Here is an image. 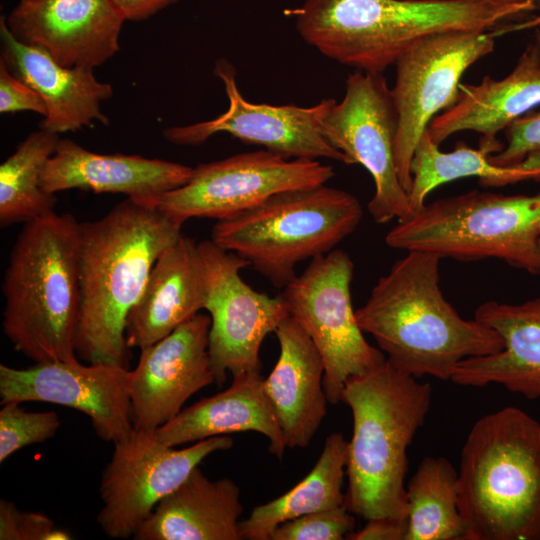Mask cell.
I'll return each instance as SVG.
<instances>
[{
  "label": "cell",
  "instance_id": "1",
  "mask_svg": "<svg viewBox=\"0 0 540 540\" xmlns=\"http://www.w3.org/2000/svg\"><path fill=\"white\" fill-rule=\"evenodd\" d=\"M539 9L540 0H305L294 14L321 54L382 73L421 38L523 25Z\"/></svg>",
  "mask_w": 540,
  "mask_h": 540
},
{
  "label": "cell",
  "instance_id": "2",
  "mask_svg": "<svg viewBox=\"0 0 540 540\" xmlns=\"http://www.w3.org/2000/svg\"><path fill=\"white\" fill-rule=\"evenodd\" d=\"M182 225L131 198L102 218L81 223L79 358L129 368L127 318L157 258L182 234Z\"/></svg>",
  "mask_w": 540,
  "mask_h": 540
},
{
  "label": "cell",
  "instance_id": "3",
  "mask_svg": "<svg viewBox=\"0 0 540 540\" xmlns=\"http://www.w3.org/2000/svg\"><path fill=\"white\" fill-rule=\"evenodd\" d=\"M440 261L429 252L407 251L378 279L356 317L396 367L416 378L451 380L463 360L498 352L504 343L475 318H462L444 298Z\"/></svg>",
  "mask_w": 540,
  "mask_h": 540
},
{
  "label": "cell",
  "instance_id": "4",
  "mask_svg": "<svg viewBox=\"0 0 540 540\" xmlns=\"http://www.w3.org/2000/svg\"><path fill=\"white\" fill-rule=\"evenodd\" d=\"M80 245L81 223L53 211L24 223L10 252L2 327L35 363L77 359Z\"/></svg>",
  "mask_w": 540,
  "mask_h": 540
},
{
  "label": "cell",
  "instance_id": "5",
  "mask_svg": "<svg viewBox=\"0 0 540 540\" xmlns=\"http://www.w3.org/2000/svg\"><path fill=\"white\" fill-rule=\"evenodd\" d=\"M428 383L387 358L347 380L341 401L351 410L345 505L355 516L407 518V449L430 409Z\"/></svg>",
  "mask_w": 540,
  "mask_h": 540
},
{
  "label": "cell",
  "instance_id": "6",
  "mask_svg": "<svg viewBox=\"0 0 540 540\" xmlns=\"http://www.w3.org/2000/svg\"><path fill=\"white\" fill-rule=\"evenodd\" d=\"M468 540H540V423L509 406L478 419L461 450Z\"/></svg>",
  "mask_w": 540,
  "mask_h": 540
},
{
  "label": "cell",
  "instance_id": "7",
  "mask_svg": "<svg viewBox=\"0 0 540 540\" xmlns=\"http://www.w3.org/2000/svg\"><path fill=\"white\" fill-rule=\"evenodd\" d=\"M363 209L351 193L324 185L275 194L218 220L211 240L245 259L284 288L300 262L334 250L360 224Z\"/></svg>",
  "mask_w": 540,
  "mask_h": 540
},
{
  "label": "cell",
  "instance_id": "8",
  "mask_svg": "<svg viewBox=\"0 0 540 540\" xmlns=\"http://www.w3.org/2000/svg\"><path fill=\"white\" fill-rule=\"evenodd\" d=\"M540 192L504 195L473 190L435 200L387 233L393 249L463 262L487 258L540 273Z\"/></svg>",
  "mask_w": 540,
  "mask_h": 540
},
{
  "label": "cell",
  "instance_id": "9",
  "mask_svg": "<svg viewBox=\"0 0 540 540\" xmlns=\"http://www.w3.org/2000/svg\"><path fill=\"white\" fill-rule=\"evenodd\" d=\"M523 27L530 26L429 35L413 43L396 60L391 88L397 114L395 160L400 182L408 194L417 144L431 120L456 102L464 72L493 51L498 36Z\"/></svg>",
  "mask_w": 540,
  "mask_h": 540
},
{
  "label": "cell",
  "instance_id": "10",
  "mask_svg": "<svg viewBox=\"0 0 540 540\" xmlns=\"http://www.w3.org/2000/svg\"><path fill=\"white\" fill-rule=\"evenodd\" d=\"M354 264L334 249L312 259L280 294L289 314L307 332L324 363V389L331 404L341 401L345 383L381 364L383 352L367 342L351 299Z\"/></svg>",
  "mask_w": 540,
  "mask_h": 540
},
{
  "label": "cell",
  "instance_id": "11",
  "mask_svg": "<svg viewBox=\"0 0 540 540\" xmlns=\"http://www.w3.org/2000/svg\"><path fill=\"white\" fill-rule=\"evenodd\" d=\"M333 176V167L318 160L286 158L265 149L198 165L183 186L133 200L182 224L191 218L222 220L275 194L324 185Z\"/></svg>",
  "mask_w": 540,
  "mask_h": 540
},
{
  "label": "cell",
  "instance_id": "12",
  "mask_svg": "<svg viewBox=\"0 0 540 540\" xmlns=\"http://www.w3.org/2000/svg\"><path fill=\"white\" fill-rule=\"evenodd\" d=\"M232 445V439L222 435L176 449L162 442L155 430L133 429L114 443L112 457L102 472V507L96 517L99 527L110 538L133 537L158 502L194 468L210 454Z\"/></svg>",
  "mask_w": 540,
  "mask_h": 540
},
{
  "label": "cell",
  "instance_id": "13",
  "mask_svg": "<svg viewBox=\"0 0 540 540\" xmlns=\"http://www.w3.org/2000/svg\"><path fill=\"white\" fill-rule=\"evenodd\" d=\"M322 131L351 165H362L372 176L375 191L368 211L376 223L412 215L409 195L396 167L397 114L382 73L356 70L348 75L345 95L328 111Z\"/></svg>",
  "mask_w": 540,
  "mask_h": 540
},
{
  "label": "cell",
  "instance_id": "14",
  "mask_svg": "<svg viewBox=\"0 0 540 540\" xmlns=\"http://www.w3.org/2000/svg\"><path fill=\"white\" fill-rule=\"evenodd\" d=\"M204 263L208 311L209 358L215 383L222 386L227 372L233 377L261 371L259 356L263 340L274 333L289 314L281 297H270L254 290L241 277L249 263L211 239L200 243Z\"/></svg>",
  "mask_w": 540,
  "mask_h": 540
},
{
  "label": "cell",
  "instance_id": "15",
  "mask_svg": "<svg viewBox=\"0 0 540 540\" xmlns=\"http://www.w3.org/2000/svg\"><path fill=\"white\" fill-rule=\"evenodd\" d=\"M214 74L224 84L229 101L227 110L212 120L165 129L163 135L169 142L199 145L212 135L225 132L286 158H326L351 165L322 131L323 120L335 99H322L311 107L256 104L241 95L236 71L229 61L218 59Z\"/></svg>",
  "mask_w": 540,
  "mask_h": 540
},
{
  "label": "cell",
  "instance_id": "16",
  "mask_svg": "<svg viewBox=\"0 0 540 540\" xmlns=\"http://www.w3.org/2000/svg\"><path fill=\"white\" fill-rule=\"evenodd\" d=\"M130 369L108 363L38 362L27 368L0 365L1 404L47 402L84 413L96 433L113 444L134 429Z\"/></svg>",
  "mask_w": 540,
  "mask_h": 540
},
{
  "label": "cell",
  "instance_id": "17",
  "mask_svg": "<svg viewBox=\"0 0 540 540\" xmlns=\"http://www.w3.org/2000/svg\"><path fill=\"white\" fill-rule=\"evenodd\" d=\"M210 325V316L198 312L141 349L128 382L134 429L156 430L175 418L192 395L215 383L208 352Z\"/></svg>",
  "mask_w": 540,
  "mask_h": 540
},
{
  "label": "cell",
  "instance_id": "18",
  "mask_svg": "<svg viewBox=\"0 0 540 540\" xmlns=\"http://www.w3.org/2000/svg\"><path fill=\"white\" fill-rule=\"evenodd\" d=\"M5 19L19 41L62 66L88 69L119 51L125 21L111 0H20Z\"/></svg>",
  "mask_w": 540,
  "mask_h": 540
},
{
  "label": "cell",
  "instance_id": "19",
  "mask_svg": "<svg viewBox=\"0 0 540 540\" xmlns=\"http://www.w3.org/2000/svg\"><path fill=\"white\" fill-rule=\"evenodd\" d=\"M540 106V31L537 30L510 74L500 80L489 75L479 84L459 85L456 102L435 116L431 139L440 145L452 134L471 130L482 135L480 148L499 152L496 135L509 123Z\"/></svg>",
  "mask_w": 540,
  "mask_h": 540
},
{
  "label": "cell",
  "instance_id": "20",
  "mask_svg": "<svg viewBox=\"0 0 540 540\" xmlns=\"http://www.w3.org/2000/svg\"><path fill=\"white\" fill-rule=\"evenodd\" d=\"M1 62L43 99L47 114L40 129L60 134L109 124L101 103L113 95L112 86L96 79L93 69L65 67L38 47L19 41L0 19Z\"/></svg>",
  "mask_w": 540,
  "mask_h": 540
},
{
  "label": "cell",
  "instance_id": "21",
  "mask_svg": "<svg viewBox=\"0 0 540 540\" xmlns=\"http://www.w3.org/2000/svg\"><path fill=\"white\" fill-rule=\"evenodd\" d=\"M193 168L138 155L98 154L70 139H59L41 176L48 193L81 189L122 193L131 199L158 196L186 184Z\"/></svg>",
  "mask_w": 540,
  "mask_h": 540
},
{
  "label": "cell",
  "instance_id": "22",
  "mask_svg": "<svg viewBox=\"0 0 540 540\" xmlns=\"http://www.w3.org/2000/svg\"><path fill=\"white\" fill-rule=\"evenodd\" d=\"M206 275L199 245L181 234L157 258L141 298L129 313L127 346L146 348L204 309Z\"/></svg>",
  "mask_w": 540,
  "mask_h": 540
},
{
  "label": "cell",
  "instance_id": "23",
  "mask_svg": "<svg viewBox=\"0 0 540 540\" xmlns=\"http://www.w3.org/2000/svg\"><path fill=\"white\" fill-rule=\"evenodd\" d=\"M475 319L501 336L503 349L463 360L451 381L471 387L498 384L528 399L540 398V298L520 304L487 301L476 309Z\"/></svg>",
  "mask_w": 540,
  "mask_h": 540
},
{
  "label": "cell",
  "instance_id": "24",
  "mask_svg": "<svg viewBox=\"0 0 540 540\" xmlns=\"http://www.w3.org/2000/svg\"><path fill=\"white\" fill-rule=\"evenodd\" d=\"M279 358L264 389L277 416L287 448L307 447L327 412L322 357L303 327L292 317L275 330Z\"/></svg>",
  "mask_w": 540,
  "mask_h": 540
},
{
  "label": "cell",
  "instance_id": "25",
  "mask_svg": "<svg viewBox=\"0 0 540 540\" xmlns=\"http://www.w3.org/2000/svg\"><path fill=\"white\" fill-rule=\"evenodd\" d=\"M239 486L211 480L199 467L161 499L135 532V540H241Z\"/></svg>",
  "mask_w": 540,
  "mask_h": 540
},
{
  "label": "cell",
  "instance_id": "26",
  "mask_svg": "<svg viewBox=\"0 0 540 540\" xmlns=\"http://www.w3.org/2000/svg\"><path fill=\"white\" fill-rule=\"evenodd\" d=\"M254 431L269 440L268 449L281 459L286 444L277 416L266 395L261 371L233 377L226 390L201 399L155 430L165 444L186 443L231 433Z\"/></svg>",
  "mask_w": 540,
  "mask_h": 540
},
{
  "label": "cell",
  "instance_id": "27",
  "mask_svg": "<svg viewBox=\"0 0 540 540\" xmlns=\"http://www.w3.org/2000/svg\"><path fill=\"white\" fill-rule=\"evenodd\" d=\"M347 450L343 434L328 435L319 459L305 478L285 494L256 506L241 520L243 539L271 540L275 529L286 521L344 505Z\"/></svg>",
  "mask_w": 540,
  "mask_h": 540
},
{
  "label": "cell",
  "instance_id": "28",
  "mask_svg": "<svg viewBox=\"0 0 540 540\" xmlns=\"http://www.w3.org/2000/svg\"><path fill=\"white\" fill-rule=\"evenodd\" d=\"M491 153L460 143L451 152H442L425 130L415 149L409 203L412 215L425 205L427 195L438 186L459 178L477 177L482 186L501 187L526 180L540 181V152L515 166H499L489 161Z\"/></svg>",
  "mask_w": 540,
  "mask_h": 540
},
{
  "label": "cell",
  "instance_id": "29",
  "mask_svg": "<svg viewBox=\"0 0 540 540\" xmlns=\"http://www.w3.org/2000/svg\"><path fill=\"white\" fill-rule=\"evenodd\" d=\"M405 540H468L458 501V471L444 457H425L406 485Z\"/></svg>",
  "mask_w": 540,
  "mask_h": 540
},
{
  "label": "cell",
  "instance_id": "30",
  "mask_svg": "<svg viewBox=\"0 0 540 540\" xmlns=\"http://www.w3.org/2000/svg\"><path fill=\"white\" fill-rule=\"evenodd\" d=\"M59 136L43 129L32 132L0 165V224L27 223L54 211L55 194L41 186V176Z\"/></svg>",
  "mask_w": 540,
  "mask_h": 540
},
{
  "label": "cell",
  "instance_id": "31",
  "mask_svg": "<svg viewBox=\"0 0 540 540\" xmlns=\"http://www.w3.org/2000/svg\"><path fill=\"white\" fill-rule=\"evenodd\" d=\"M0 410V462L16 451L52 438L61 425L54 411L29 412L20 402L1 404Z\"/></svg>",
  "mask_w": 540,
  "mask_h": 540
},
{
  "label": "cell",
  "instance_id": "32",
  "mask_svg": "<svg viewBox=\"0 0 540 540\" xmlns=\"http://www.w3.org/2000/svg\"><path fill=\"white\" fill-rule=\"evenodd\" d=\"M355 526V515L344 504L286 521L275 529L271 540H342Z\"/></svg>",
  "mask_w": 540,
  "mask_h": 540
},
{
  "label": "cell",
  "instance_id": "33",
  "mask_svg": "<svg viewBox=\"0 0 540 540\" xmlns=\"http://www.w3.org/2000/svg\"><path fill=\"white\" fill-rule=\"evenodd\" d=\"M1 540H69L70 533L58 528L55 522L41 512H27L15 503L0 500Z\"/></svg>",
  "mask_w": 540,
  "mask_h": 540
},
{
  "label": "cell",
  "instance_id": "34",
  "mask_svg": "<svg viewBox=\"0 0 540 540\" xmlns=\"http://www.w3.org/2000/svg\"><path fill=\"white\" fill-rule=\"evenodd\" d=\"M507 145L489 161L499 166H515L540 152V106L516 118L504 129Z\"/></svg>",
  "mask_w": 540,
  "mask_h": 540
},
{
  "label": "cell",
  "instance_id": "35",
  "mask_svg": "<svg viewBox=\"0 0 540 540\" xmlns=\"http://www.w3.org/2000/svg\"><path fill=\"white\" fill-rule=\"evenodd\" d=\"M17 111H33L44 117L47 114V108L41 96L13 75L0 61V112Z\"/></svg>",
  "mask_w": 540,
  "mask_h": 540
},
{
  "label": "cell",
  "instance_id": "36",
  "mask_svg": "<svg viewBox=\"0 0 540 540\" xmlns=\"http://www.w3.org/2000/svg\"><path fill=\"white\" fill-rule=\"evenodd\" d=\"M408 530L407 518H374L360 530L347 535L348 540H405Z\"/></svg>",
  "mask_w": 540,
  "mask_h": 540
},
{
  "label": "cell",
  "instance_id": "37",
  "mask_svg": "<svg viewBox=\"0 0 540 540\" xmlns=\"http://www.w3.org/2000/svg\"><path fill=\"white\" fill-rule=\"evenodd\" d=\"M125 20L142 21L179 0H111Z\"/></svg>",
  "mask_w": 540,
  "mask_h": 540
},
{
  "label": "cell",
  "instance_id": "38",
  "mask_svg": "<svg viewBox=\"0 0 540 540\" xmlns=\"http://www.w3.org/2000/svg\"><path fill=\"white\" fill-rule=\"evenodd\" d=\"M538 244H539V249H540V237H539V240H538Z\"/></svg>",
  "mask_w": 540,
  "mask_h": 540
}]
</instances>
